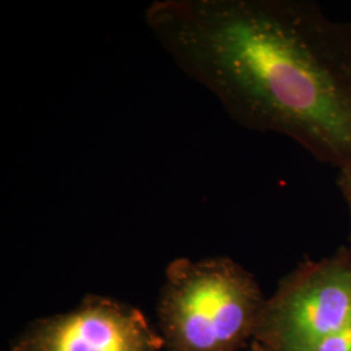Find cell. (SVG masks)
Wrapping results in <instances>:
<instances>
[{"instance_id": "6da1fadb", "label": "cell", "mask_w": 351, "mask_h": 351, "mask_svg": "<svg viewBox=\"0 0 351 351\" xmlns=\"http://www.w3.org/2000/svg\"><path fill=\"white\" fill-rule=\"evenodd\" d=\"M145 20L239 125L351 171V25L307 0H159Z\"/></svg>"}, {"instance_id": "277c9868", "label": "cell", "mask_w": 351, "mask_h": 351, "mask_svg": "<svg viewBox=\"0 0 351 351\" xmlns=\"http://www.w3.org/2000/svg\"><path fill=\"white\" fill-rule=\"evenodd\" d=\"M10 351H165V345L139 308L90 294L68 313L33 322Z\"/></svg>"}, {"instance_id": "8992f818", "label": "cell", "mask_w": 351, "mask_h": 351, "mask_svg": "<svg viewBox=\"0 0 351 351\" xmlns=\"http://www.w3.org/2000/svg\"><path fill=\"white\" fill-rule=\"evenodd\" d=\"M337 185H339L341 194H342V197H343V199H345V203H346V206H348V210H349V213H350L351 221V171H341V172H339V178H337Z\"/></svg>"}, {"instance_id": "3957f363", "label": "cell", "mask_w": 351, "mask_h": 351, "mask_svg": "<svg viewBox=\"0 0 351 351\" xmlns=\"http://www.w3.org/2000/svg\"><path fill=\"white\" fill-rule=\"evenodd\" d=\"M351 324V252L306 261L265 300L254 339L269 351H308Z\"/></svg>"}, {"instance_id": "7a4b0ae2", "label": "cell", "mask_w": 351, "mask_h": 351, "mask_svg": "<svg viewBox=\"0 0 351 351\" xmlns=\"http://www.w3.org/2000/svg\"><path fill=\"white\" fill-rule=\"evenodd\" d=\"M255 276L226 256L168 264L158 302L165 351H239L265 303Z\"/></svg>"}, {"instance_id": "5b68a950", "label": "cell", "mask_w": 351, "mask_h": 351, "mask_svg": "<svg viewBox=\"0 0 351 351\" xmlns=\"http://www.w3.org/2000/svg\"><path fill=\"white\" fill-rule=\"evenodd\" d=\"M308 351H351V324L320 341Z\"/></svg>"}, {"instance_id": "52a82bcc", "label": "cell", "mask_w": 351, "mask_h": 351, "mask_svg": "<svg viewBox=\"0 0 351 351\" xmlns=\"http://www.w3.org/2000/svg\"><path fill=\"white\" fill-rule=\"evenodd\" d=\"M247 351H269L265 346H264L262 342H259L258 339H252L250 341V345H249V349Z\"/></svg>"}]
</instances>
